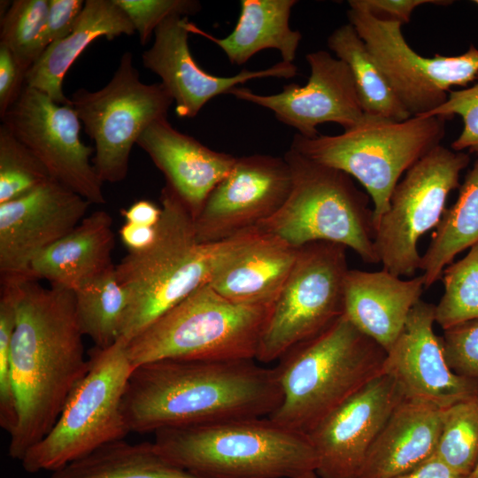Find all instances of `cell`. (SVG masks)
Returning <instances> with one entry per match:
<instances>
[{
    "label": "cell",
    "instance_id": "6da1fadb",
    "mask_svg": "<svg viewBox=\"0 0 478 478\" xmlns=\"http://www.w3.org/2000/svg\"><path fill=\"white\" fill-rule=\"evenodd\" d=\"M83 336L73 290L44 288L36 280L22 282L10 355L18 410L9 435L12 459L21 461L50 431L88 373Z\"/></svg>",
    "mask_w": 478,
    "mask_h": 478
},
{
    "label": "cell",
    "instance_id": "7a4b0ae2",
    "mask_svg": "<svg viewBox=\"0 0 478 478\" xmlns=\"http://www.w3.org/2000/svg\"><path fill=\"white\" fill-rule=\"evenodd\" d=\"M256 359L158 360L135 366L122 412L130 432L157 431L237 418L268 417L281 392L274 367Z\"/></svg>",
    "mask_w": 478,
    "mask_h": 478
},
{
    "label": "cell",
    "instance_id": "3957f363",
    "mask_svg": "<svg viewBox=\"0 0 478 478\" xmlns=\"http://www.w3.org/2000/svg\"><path fill=\"white\" fill-rule=\"evenodd\" d=\"M162 215L153 243L128 251L115 265L116 277L127 293V306L120 338L128 343L161 315L213 276L259 233L258 227L227 240L200 242L194 218L166 183L160 192Z\"/></svg>",
    "mask_w": 478,
    "mask_h": 478
},
{
    "label": "cell",
    "instance_id": "277c9868",
    "mask_svg": "<svg viewBox=\"0 0 478 478\" xmlns=\"http://www.w3.org/2000/svg\"><path fill=\"white\" fill-rule=\"evenodd\" d=\"M386 353L343 314L279 358L274 370L281 400L268 418L308 435L335 409L384 374Z\"/></svg>",
    "mask_w": 478,
    "mask_h": 478
},
{
    "label": "cell",
    "instance_id": "5b68a950",
    "mask_svg": "<svg viewBox=\"0 0 478 478\" xmlns=\"http://www.w3.org/2000/svg\"><path fill=\"white\" fill-rule=\"evenodd\" d=\"M154 436L164 457L207 478H300L318 466L308 435L268 417L166 428Z\"/></svg>",
    "mask_w": 478,
    "mask_h": 478
},
{
    "label": "cell",
    "instance_id": "8992f818",
    "mask_svg": "<svg viewBox=\"0 0 478 478\" xmlns=\"http://www.w3.org/2000/svg\"><path fill=\"white\" fill-rule=\"evenodd\" d=\"M283 158L292 175L289 195L280 210L257 227L296 248L330 242L351 249L365 263H380L368 194L346 173L291 148Z\"/></svg>",
    "mask_w": 478,
    "mask_h": 478
},
{
    "label": "cell",
    "instance_id": "52a82bcc",
    "mask_svg": "<svg viewBox=\"0 0 478 478\" xmlns=\"http://www.w3.org/2000/svg\"><path fill=\"white\" fill-rule=\"evenodd\" d=\"M445 121L440 116L396 121L365 114L356 126L340 135L307 138L296 134L290 148L361 183L373 202L375 230L402 174L440 145Z\"/></svg>",
    "mask_w": 478,
    "mask_h": 478
},
{
    "label": "cell",
    "instance_id": "ba28073f",
    "mask_svg": "<svg viewBox=\"0 0 478 478\" xmlns=\"http://www.w3.org/2000/svg\"><path fill=\"white\" fill-rule=\"evenodd\" d=\"M270 305H237L204 285L127 344L134 368L174 360L256 359Z\"/></svg>",
    "mask_w": 478,
    "mask_h": 478
},
{
    "label": "cell",
    "instance_id": "9c48e42d",
    "mask_svg": "<svg viewBox=\"0 0 478 478\" xmlns=\"http://www.w3.org/2000/svg\"><path fill=\"white\" fill-rule=\"evenodd\" d=\"M127 343L89 351V368L66 401L50 431L30 448L21 466L30 474L54 472L130 433L122 400L134 369Z\"/></svg>",
    "mask_w": 478,
    "mask_h": 478
},
{
    "label": "cell",
    "instance_id": "30bf717a",
    "mask_svg": "<svg viewBox=\"0 0 478 478\" xmlns=\"http://www.w3.org/2000/svg\"><path fill=\"white\" fill-rule=\"evenodd\" d=\"M173 100L164 85L145 84L126 51L109 82L102 89H77L71 106L95 143L91 159L104 182H119L127 173L129 157L141 134L154 121L167 118Z\"/></svg>",
    "mask_w": 478,
    "mask_h": 478
},
{
    "label": "cell",
    "instance_id": "8fae6325",
    "mask_svg": "<svg viewBox=\"0 0 478 478\" xmlns=\"http://www.w3.org/2000/svg\"><path fill=\"white\" fill-rule=\"evenodd\" d=\"M346 249L324 241L298 248L262 330L256 360L268 364L279 359L343 314Z\"/></svg>",
    "mask_w": 478,
    "mask_h": 478
},
{
    "label": "cell",
    "instance_id": "7c38bea8",
    "mask_svg": "<svg viewBox=\"0 0 478 478\" xmlns=\"http://www.w3.org/2000/svg\"><path fill=\"white\" fill-rule=\"evenodd\" d=\"M469 162L468 153L440 144L405 173L374 230V248L384 270L403 277L420 269L419 240L439 224L447 197L459 187L460 173Z\"/></svg>",
    "mask_w": 478,
    "mask_h": 478
},
{
    "label": "cell",
    "instance_id": "4fadbf2b",
    "mask_svg": "<svg viewBox=\"0 0 478 478\" xmlns=\"http://www.w3.org/2000/svg\"><path fill=\"white\" fill-rule=\"evenodd\" d=\"M347 16L412 117L428 115L446 101L452 87L478 78L474 45L460 55L426 58L406 42L401 22L351 7Z\"/></svg>",
    "mask_w": 478,
    "mask_h": 478
},
{
    "label": "cell",
    "instance_id": "5bb4252c",
    "mask_svg": "<svg viewBox=\"0 0 478 478\" xmlns=\"http://www.w3.org/2000/svg\"><path fill=\"white\" fill-rule=\"evenodd\" d=\"M1 120L39 158L53 180L90 204L106 203L104 182L90 161L93 148L81 142V122L70 104H57L26 85Z\"/></svg>",
    "mask_w": 478,
    "mask_h": 478
},
{
    "label": "cell",
    "instance_id": "9a60e30c",
    "mask_svg": "<svg viewBox=\"0 0 478 478\" xmlns=\"http://www.w3.org/2000/svg\"><path fill=\"white\" fill-rule=\"evenodd\" d=\"M291 186V171L284 158H236L194 220L198 240L220 242L257 227L280 210Z\"/></svg>",
    "mask_w": 478,
    "mask_h": 478
},
{
    "label": "cell",
    "instance_id": "2e32d148",
    "mask_svg": "<svg viewBox=\"0 0 478 478\" xmlns=\"http://www.w3.org/2000/svg\"><path fill=\"white\" fill-rule=\"evenodd\" d=\"M90 204L53 179L0 204L1 280H31L28 270L33 259L71 232Z\"/></svg>",
    "mask_w": 478,
    "mask_h": 478
},
{
    "label": "cell",
    "instance_id": "e0dca14e",
    "mask_svg": "<svg viewBox=\"0 0 478 478\" xmlns=\"http://www.w3.org/2000/svg\"><path fill=\"white\" fill-rule=\"evenodd\" d=\"M306 61L310 76L305 86L290 83L274 95H258L238 86L229 94L270 110L304 137L319 135L317 127L327 122L344 130L356 126L365 113L348 66L325 50L308 53Z\"/></svg>",
    "mask_w": 478,
    "mask_h": 478
},
{
    "label": "cell",
    "instance_id": "ac0fdd59",
    "mask_svg": "<svg viewBox=\"0 0 478 478\" xmlns=\"http://www.w3.org/2000/svg\"><path fill=\"white\" fill-rule=\"evenodd\" d=\"M405 397L396 381L382 374L323 419L308 436L320 478H358L366 455Z\"/></svg>",
    "mask_w": 478,
    "mask_h": 478
},
{
    "label": "cell",
    "instance_id": "d6986e66",
    "mask_svg": "<svg viewBox=\"0 0 478 478\" xmlns=\"http://www.w3.org/2000/svg\"><path fill=\"white\" fill-rule=\"evenodd\" d=\"M436 305L420 300L387 351L383 372L398 384L405 399L446 409L478 394L468 380L449 366L442 337L434 331Z\"/></svg>",
    "mask_w": 478,
    "mask_h": 478
},
{
    "label": "cell",
    "instance_id": "ffe728a7",
    "mask_svg": "<svg viewBox=\"0 0 478 478\" xmlns=\"http://www.w3.org/2000/svg\"><path fill=\"white\" fill-rule=\"evenodd\" d=\"M188 17L173 16L154 32L152 46L143 51V65L155 73L175 103L180 118H194L211 99L241 84L260 78H292L297 67L280 61L271 67L243 69L233 76H219L205 72L194 59L189 46Z\"/></svg>",
    "mask_w": 478,
    "mask_h": 478
},
{
    "label": "cell",
    "instance_id": "44dd1931",
    "mask_svg": "<svg viewBox=\"0 0 478 478\" xmlns=\"http://www.w3.org/2000/svg\"><path fill=\"white\" fill-rule=\"evenodd\" d=\"M136 144L150 158L194 220L213 189L231 171L236 158L215 151L179 132L167 118L151 123Z\"/></svg>",
    "mask_w": 478,
    "mask_h": 478
},
{
    "label": "cell",
    "instance_id": "7402d4cb",
    "mask_svg": "<svg viewBox=\"0 0 478 478\" xmlns=\"http://www.w3.org/2000/svg\"><path fill=\"white\" fill-rule=\"evenodd\" d=\"M425 289L422 275L403 280L384 269H349L344 281L343 314L388 351Z\"/></svg>",
    "mask_w": 478,
    "mask_h": 478
},
{
    "label": "cell",
    "instance_id": "603a6c76",
    "mask_svg": "<svg viewBox=\"0 0 478 478\" xmlns=\"http://www.w3.org/2000/svg\"><path fill=\"white\" fill-rule=\"evenodd\" d=\"M446 409L404 399L370 448L358 478H396L436 451Z\"/></svg>",
    "mask_w": 478,
    "mask_h": 478
},
{
    "label": "cell",
    "instance_id": "cb8c5ba5",
    "mask_svg": "<svg viewBox=\"0 0 478 478\" xmlns=\"http://www.w3.org/2000/svg\"><path fill=\"white\" fill-rule=\"evenodd\" d=\"M114 245L112 216L95 211L34 258L28 277L73 291L115 266Z\"/></svg>",
    "mask_w": 478,
    "mask_h": 478
},
{
    "label": "cell",
    "instance_id": "d4e9b609",
    "mask_svg": "<svg viewBox=\"0 0 478 478\" xmlns=\"http://www.w3.org/2000/svg\"><path fill=\"white\" fill-rule=\"evenodd\" d=\"M297 251L285 240L260 230L208 285L237 305H273L293 267Z\"/></svg>",
    "mask_w": 478,
    "mask_h": 478
},
{
    "label": "cell",
    "instance_id": "484cf974",
    "mask_svg": "<svg viewBox=\"0 0 478 478\" xmlns=\"http://www.w3.org/2000/svg\"><path fill=\"white\" fill-rule=\"evenodd\" d=\"M135 27L114 0H87L72 32L54 42L26 74V85L47 95L55 103L70 104L63 92V80L81 52L95 40L131 35Z\"/></svg>",
    "mask_w": 478,
    "mask_h": 478
},
{
    "label": "cell",
    "instance_id": "4316f807",
    "mask_svg": "<svg viewBox=\"0 0 478 478\" xmlns=\"http://www.w3.org/2000/svg\"><path fill=\"white\" fill-rule=\"evenodd\" d=\"M296 0H242L241 12L234 30L217 38L188 21L189 33L198 34L219 46L230 63L245 64L258 51L278 50L281 61L292 64L302 39L298 30L289 27V17Z\"/></svg>",
    "mask_w": 478,
    "mask_h": 478
},
{
    "label": "cell",
    "instance_id": "83f0119b",
    "mask_svg": "<svg viewBox=\"0 0 478 478\" xmlns=\"http://www.w3.org/2000/svg\"><path fill=\"white\" fill-rule=\"evenodd\" d=\"M50 478H207L164 457L153 443H107L52 472Z\"/></svg>",
    "mask_w": 478,
    "mask_h": 478
},
{
    "label": "cell",
    "instance_id": "f1b7e54d",
    "mask_svg": "<svg viewBox=\"0 0 478 478\" xmlns=\"http://www.w3.org/2000/svg\"><path fill=\"white\" fill-rule=\"evenodd\" d=\"M459 189L457 200L445 209L421 255L420 269L426 289L441 279L444 268L459 252L478 243V159Z\"/></svg>",
    "mask_w": 478,
    "mask_h": 478
},
{
    "label": "cell",
    "instance_id": "f546056e",
    "mask_svg": "<svg viewBox=\"0 0 478 478\" xmlns=\"http://www.w3.org/2000/svg\"><path fill=\"white\" fill-rule=\"evenodd\" d=\"M328 46L348 66L365 114L396 121L412 117L352 25L333 31Z\"/></svg>",
    "mask_w": 478,
    "mask_h": 478
},
{
    "label": "cell",
    "instance_id": "4dcf8cb0",
    "mask_svg": "<svg viewBox=\"0 0 478 478\" xmlns=\"http://www.w3.org/2000/svg\"><path fill=\"white\" fill-rule=\"evenodd\" d=\"M74 303L81 332L94 346L106 349L119 341L127 306L115 266L75 290Z\"/></svg>",
    "mask_w": 478,
    "mask_h": 478
},
{
    "label": "cell",
    "instance_id": "1f68e13d",
    "mask_svg": "<svg viewBox=\"0 0 478 478\" xmlns=\"http://www.w3.org/2000/svg\"><path fill=\"white\" fill-rule=\"evenodd\" d=\"M443 294L436 305V322L446 330L478 319V243L443 271Z\"/></svg>",
    "mask_w": 478,
    "mask_h": 478
},
{
    "label": "cell",
    "instance_id": "d6a6232c",
    "mask_svg": "<svg viewBox=\"0 0 478 478\" xmlns=\"http://www.w3.org/2000/svg\"><path fill=\"white\" fill-rule=\"evenodd\" d=\"M435 453L459 473L471 475L478 464V394L446 408Z\"/></svg>",
    "mask_w": 478,
    "mask_h": 478
},
{
    "label": "cell",
    "instance_id": "836d02e7",
    "mask_svg": "<svg viewBox=\"0 0 478 478\" xmlns=\"http://www.w3.org/2000/svg\"><path fill=\"white\" fill-rule=\"evenodd\" d=\"M48 7L49 0H14L1 17L0 44L27 73L42 53Z\"/></svg>",
    "mask_w": 478,
    "mask_h": 478
},
{
    "label": "cell",
    "instance_id": "e575fe53",
    "mask_svg": "<svg viewBox=\"0 0 478 478\" xmlns=\"http://www.w3.org/2000/svg\"><path fill=\"white\" fill-rule=\"evenodd\" d=\"M52 179L39 158L0 126V204L18 198Z\"/></svg>",
    "mask_w": 478,
    "mask_h": 478
},
{
    "label": "cell",
    "instance_id": "d590c367",
    "mask_svg": "<svg viewBox=\"0 0 478 478\" xmlns=\"http://www.w3.org/2000/svg\"><path fill=\"white\" fill-rule=\"evenodd\" d=\"M18 306L12 299L0 302V426L8 434L18 420L17 402L11 369V343L17 322Z\"/></svg>",
    "mask_w": 478,
    "mask_h": 478
},
{
    "label": "cell",
    "instance_id": "8d00e7d4",
    "mask_svg": "<svg viewBox=\"0 0 478 478\" xmlns=\"http://www.w3.org/2000/svg\"><path fill=\"white\" fill-rule=\"evenodd\" d=\"M126 13L140 42L146 44L157 27L173 16L187 17L198 12L201 4L194 0H114Z\"/></svg>",
    "mask_w": 478,
    "mask_h": 478
},
{
    "label": "cell",
    "instance_id": "74e56055",
    "mask_svg": "<svg viewBox=\"0 0 478 478\" xmlns=\"http://www.w3.org/2000/svg\"><path fill=\"white\" fill-rule=\"evenodd\" d=\"M459 115L463 129L451 143V150L478 155V78L474 85L457 90H450L446 101L423 117L440 116L446 120Z\"/></svg>",
    "mask_w": 478,
    "mask_h": 478
},
{
    "label": "cell",
    "instance_id": "f35d334b",
    "mask_svg": "<svg viewBox=\"0 0 478 478\" xmlns=\"http://www.w3.org/2000/svg\"><path fill=\"white\" fill-rule=\"evenodd\" d=\"M441 337L451 369L478 389V319L443 330Z\"/></svg>",
    "mask_w": 478,
    "mask_h": 478
},
{
    "label": "cell",
    "instance_id": "ab89813d",
    "mask_svg": "<svg viewBox=\"0 0 478 478\" xmlns=\"http://www.w3.org/2000/svg\"><path fill=\"white\" fill-rule=\"evenodd\" d=\"M84 4L83 0H49L42 38V52L49 45L65 38L72 32Z\"/></svg>",
    "mask_w": 478,
    "mask_h": 478
},
{
    "label": "cell",
    "instance_id": "60d3db41",
    "mask_svg": "<svg viewBox=\"0 0 478 478\" xmlns=\"http://www.w3.org/2000/svg\"><path fill=\"white\" fill-rule=\"evenodd\" d=\"M27 72L12 52L0 44V117L18 100L26 86Z\"/></svg>",
    "mask_w": 478,
    "mask_h": 478
},
{
    "label": "cell",
    "instance_id": "b9f144b4",
    "mask_svg": "<svg viewBox=\"0 0 478 478\" xmlns=\"http://www.w3.org/2000/svg\"><path fill=\"white\" fill-rule=\"evenodd\" d=\"M452 1L444 0H350L348 1L351 8H356L380 18L384 15L386 19H392L401 22L402 24L408 23L411 19L412 13L420 5L422 4H436L447 5L451 4Z\"/></svg>",
    "mask_w": 478,
    "mask_h": 478
},
{
    "label": "cell",
    "instance_id": "7bdbcfd3",
    "mask_svg": "<svg viewBox=\"0 0 478 478\" xmlns=\"http://www.w3.org/2000/svg\"><path fill=\"white\" fill-rule=\"evenodd\" d=\"M396 478H469L453 469L435 452L420 465Z\"/></svg>",
    "mask_w": 478,
    "mask_h": 478
},
{
    "label": "cell",
    "instance_id": "ee69618b",
    "mask_svg": "<svg viewBox=\"0 0 478 478\" xmlns=\"http://www.w3.org/2000/svg\"><path fill=\"white\" fill-rule=\"evenodd\" d=\"M121 216L126 222L146 226L156 227L162 215V208L154 202L147 199L137 200L129 207L120 210Z\"/></svg>",
    "mask_w": 478,
    "mask_h": 478
},
{
    "label": "cell",
    "instance_id": "f6af8a7d",
    "mask_svg": "<svg viewBox=\"0 0 478 478\" xmlns=\"http://www.w3.org/2000/svg\"><path fill=\"white\" fill-rule=\"evenodd\" d=\"M119 235L128 251H139L153 243L156 236V227L125 222L120 228Z\"/></svg>",
    "mask_w": 478,
    "mask_h": 478
},
{
    "label": "cell",
    "instance_id": "bcb514c9",
    "mask_svg": "<svg viewBox=\"0 0 478 478\" xmlns=\"http://www.w3.org/2000/svg\"><path fill=\"white\" fill-rule=\"evenodd\" d=\"M300 478H318V475H317L316 472H311V473H308V474L301 476Z\"/></svg>",
    "mask_w": 478,
    "mask_h": 478
},
{
    "label": "cell",
    "instance_id": "7dc6e473",
    "mask_svg": "<svg viewBox=\"0 0 478 478\" xmlns=\"http://www.w3.org/2000/svg\"><path fill=\"white\" fill-rule=\"evenodd\" d=\"M469 478H478V464L477 466H475L474 470L473 471V473L471 474V475L469 476Z\"/></svg>",
    "mask_w": 478,
    "mask_h": 478
},
{
    "label": "cell",
    "instance_id": "c3c4849f",
    "mask_svg": "<svg viewBox=\"0 0 478 478\" xmlns=\"http://www.w3.org/2000/svg\"><path fill=\"white\" fill-rule=\"evenodd\" d=\"M473 3H474L475 5L478 6V0H474V1H473Z\"/></svg>",
    "mask_w": 478,
    "mask_h": 478
}]
</instances>
